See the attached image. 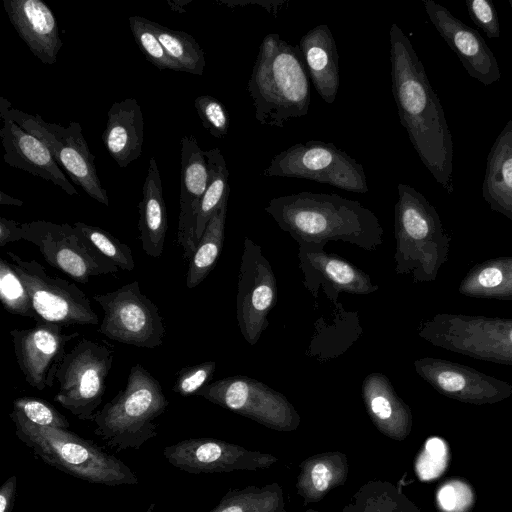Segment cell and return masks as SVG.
Masks as SVG:
<instances>
[{"instance_id": "obj_45", "label": "cell", "mask_w": 512, "mask_h": 512, "mask_svg": "<svg viewBox=\"0 0 512 512\" xmlns=\"http://www.w3.org/2000/svg\"><path fill=\"white\" fill-rule=\"evenodd\" d=\"M218 3L230 8L258 5L273 16H277L287 5L286 0H219Z\"/></svg>"}, {"instance_id": "obj_14", "label": "cell", "mask_w": 512, "mask_h": 512, "mask_svg": "<svg viewBox=\"0 0 512 512\" xmlns=\"http://www.w3.org/2000/svg\"><path fill=\"white\" fill-rule=\"evenodd\" d=\"M23 240L38 247L44 260L78 283L120 269L95 250L73 226L44 220L21 223Z\"/></svg>"}, {"instance_id": "obj_5", "label": "cell", "mask_w": 512, "mask_h": 512, "mask_svg": "<svg viewBox=\"0 0 512 512\" xmlns=\"http://www.w3.org/2000/svg\"><path fill=\"white\" fill-rule=\"evenodd\" d=\"M394 208L395 272L411 274L414 283L433 282L447 262L450 236L435 207L408 184L397 186Z\"/></svg>"}, {"instance_id": "obj_17", "label": "cell", "mask_w": 512, "mask_h": 512, "mask_svg": "<svg viewBox=\"0 0 512 512\" xmlns=\"http://www.w3.org/2000/svg\"><path fill=\"white\" fill-rule=\"evenodd\" d=\"M414 368L437 392L463 403L494 404L512 395L510 383L449 360L423 357Z\"/></svg>"}, {"instance_id": "obj_10", "label": "cell", "mask_w": 512, "mask_h": 512, "mask_svg": "<svg viewBox=\"0 0 512 512\" xmlns=\"http://www.w3.org/2000/svg\"><path fill=\"white\" fill-rule=\"evenodd\" d=\"M114 350L82 338L67 352L57 370L54 400L82 421H92L106 390Z\"/></svg>"}, {"instance_id": "obj_20", "label": "cell", "mask_w": 512, "mask_h": 512, "mask_svg": "<svg viewBox=\"0 0 512 512\" xmlns=\"http://www.w3.org/2000/svg\"><path fill=\"white\" fill-rule=\"evenodd\" d=\"M298 257L304 284L315 294L319 284L325 286L332 300L338 293L371 294L379 289L370 276L348 260L324 250L322 245H299Z\"/></svg>"}, {"instance_id": "obj_42", "label": "cell", "mask_w": 512, "mask_h": 512, "mask_svg": "<svg viewBox=\"0 0 512 512\" xmlns=\"http://www.w3.org/2000/svg\"><path fill=\"white\" fill-rule=\"evenodd\" d=\"M197 114L204 128L215 138L228 134L230 118L221 101L211 95L198 96L194 101Z\"/></svg>"}, {"instance_id": "obj_35", "label": "cell", "mask_w": 512, "mask_h": 512, "mask_svg": "<svg viewBox=\"0 0 512 512\" xmlns=\"http://www.w3.org/2000/svg\"><path fill=\"white\" fill-rule=\"evenodd\" d=\"M152 28L170 58L183 70L195 75H202L205 67V55L190 34L172 30L151 21Z\"/></svg>"}, {"instance_id": "obj_8", "label": "cell", "mask_w": 512, "mask_h": 512, "mask_svg": "<svg viewBox=\"0 0 512 512\" xmlns=\"http://www.w3.org/2000/svg\"><path fill=\"white\" fill-rule=\"evenodd\" d=\"M0 117L10 119L41 140L75 184L94 200L109 205L107 191L97 174L95 157L82 134L80 123L70 121L68 127H63L46 122L39 114L32 115L12 108L4 97H0Z\"/></svg>"}, {"instance_id": "obj_52", "label": "cell", "mask_w": 512, "mask_h": 512, "mask_svg": "<svg viewBox=\"0 0 512 512\" xmlns=\"http://www.w3.org/2000/svg\"><path fill=\"white\" fill-rule=\"evenodd\" d=\"M509 4L511 6V11H512V0H509Z\"/></svg>"}, {"instance_id": "obj_40", "label": "cell", "mask_w": 512, "mask_h": 512, "mask_svg": "<svg viewBox=\"0 0 512 512\" xmlns=\"http://www.w3.org/2000/svg\"><path fill=\"white\" fill-rule=\"evenodd\" d=\"M449 463V448L440 437L427 439L416 461V472L422 481H431L440 477Z\"/></svg>"}, {"instance_id": "obj_41", "label": "cell", "mask_w": 512, "mask_h": 512, "mask_svg": "<svg viewBox=\"0 0 512 512\" xmlns=\"http://www.w3.org/2000/svg\"><path fill=\"white\" fill-rule=\"evenodd\" d=\"M474 500L472 487L463 479H449L442 483L436 492L440 512H469Z\"/></svg>"}, {"instance_id": "obj_25", "label": "cell", "mask_w": 512, "mask_h": 512, "mask_svg": "<svg viewBox=\"0 0 512 512\" xmlns=\"http://www.w3.org/2000/svg\"><path fill=\"white\" fill-rule=\"evenodd\" d=\"M299 48L317 93L327 104L334 103L340 86L339 56L328 25L307 31L300 38Z\"/></svg>"}, {"instance_id": "obj_32", "label": "cell", "mask_w": 512, "mask_h": 512, "mask_svg": "<svg viewBox=\"0 0 512 512\" xmlns=\"http://www.w3.org/2000/svg\"><path fill=\"white\" fill-rule=\"evenodd\" d=\"M342 512H421L395 484L382 479L364 483L344 506Z\"/></svg>"}, {"instance_id": "obj_39", "label": "cell", "mask_w": 512, "mask_h": 512, "mask_svg": "<svg viewBox=\"0 0 512 512\" xmlns=\"http://www.w3.org/2000/svg\"><path fill=\"white\" fill-rule=\"evenodd\" d=\"M27 421L42 427L68 429L67 418L50 403L33 397H19L13 401V410Z\"/></svg>"}, {"instance_id": "obj_49", "label": "cell", "mask_w": 512, "mask_h": 512, "mask_svg": "<svg viewBox=\"0 0 512 512\" xmlns=\"http://www.w3.org/2000/svg\"><path fill=\"white\" fill-rule=\"evenodd\" d=\"M189 2H190V0H186V1H183V0L171 1V0H169L168 4L170 5L172 10L182 13V12H184L185 5L188 4Z\"/></svg>"}, {"instance_id": "obj_11", "label": "cell", "mask_w": 512, "mask_h": 512, "mask_svg": "<svg viewBox=\"0 0 512 512\" xmlns=\"http://www.w3.org/2000/svg\"><path fill=\"white\" fill-rule=\"evenodd\" d=\"M7 256L28 291L36 323H55L63 327L99 323L90 300L76 284L49 275L35 259L25 260L11 251Z\"/></svg>"}, {"instance_id": "obj_38", "label": "cell", "mask_w": 512, "mask_h": 512, "mask_svg": "<svg viewBox=\"0 0 512 512\" xmlns=\"http://www.w3.org/2000/svg\"><path fill=\"white\" fill-rule=\"evenodd\" d=\"M128 21L135 42L148 61L159 69L183 72L182 68L170 58L158 40L150 20L134 15L130 16Z\"/></svg>"}, {"instance_id": "obj_29", "label": "cell", "mask_w": 512, "mask_h": 512, "mask_svg": "<svg viewBox=\"0 0 512 512\" xmlns=\"http://www.w3.org/2000/svg\"><path fill=\"white\" fill-rule=\"evenodd\" d=\"M348 474V457L340 451L323 452L304 459L299 465L296 481L303 505L321 501L331 490L342 486Z\"/></svg>"}, {"instance_id": "obj_12", "label": "cell", "mask_w": 512, "mask_h": 512, "mask_svg": "<svg viewBox=\"0 0 512 512\" xmlns=\"http://www.w3.org/2000/svg\"><path fill=\"white\" fill-rule=\"evenodd\" d=\"M104 316L98 331L107 338L141 348L162 345L165 326L158 306L142 293L138 281L95 294Z\"/></svg>"}, {"instance_id": "obj_7", "label": "cell", "mask_w": 512, "mask_h": 512, "mask_svg": "<svg viewBox=\"0 0 512 512\" xmlns=\"http://www.w3.org/2000/svg\"><path fill=\"white\" fill-rule=\"evenodd\" d=\"M417 333L436 347L512 365V318L441 313L423 321Z\"/></svg>"}, {"instance_id": "obj_30", "label": "cell", "mask_w": 512, "mask_h": 512, "mask_svg": "<svg viewBox=\"0 0 512 512\" xmlns=\"http://www.w3.org/2000/svg\"><path fill=\"white\" fill-rule=\"evenodd\" d=\"M458 292L471 298L512 300V256L475 264L461 280Z\"/></svg>"}, {"instance_id": "obj_50", "label": "cell", "mask_w": 512, "mask_h": 512, "mask_svg": "<svg viewBox=\"0 0 512 512\" xmlns=\"http://www.w3.org/2000/svg\"><path fill=\"white\" fill-rule=\"evenodd\" d=\"M144 512H156L155 511V504L151 503Z\"/></svg>"}, {"instance_id": "obj_31", "label": "cell", "mask_w": 512, "mask_h": 512, "mask_svg": "<svg viewBox=\"0 0 512 512\" xmlns=\"http://www.w3.org/2000/svg\"><path fill=\"white\" fill-rule=\"evenodd\" d=\"M228 209V198L214 213L188 262L186 286L197 287L209 275L221 254Z\"/></svg>"}, {"instance_id": "obj_37", "label": "cell", "mask_w": 512, "mask_h": 512, "mask_svg": "<svg viewBox=\"0 0 512 512\" xmlns=\"http://www.w3.org/2000/svg\"><path fill=\"white\" fill-rule=\"evenodd\" d=\"M0 300L4 309L12 314L33 319L31 298L16 271L4 259H0Z\"/></svg>"}, {"instance_id": "obj_43", "label": "cell", "mask_w": 512, "mask_h": 512, "mask_svg": "<svg viewBox=\"0 0 512 512\" xmlns=\"http://www.w3.org/2000/svg\"><path fill=\"white\" fill-rule=\"evenodd\" d=\"M216 370V362L206 361L186 366L177 373L172 390L182 397L196 395L205 385L210 383Z\"/></svg>"}, {"instance_id": "obj_22", "label": "cell", "mask_w": 512, "mask_h": 512, "mask_svg": "<svg viewBox=\"0 0 512 512\" xmlns=\"http://www.w3.org/2000/svg\"><path fill=\"white\" fill-rule=\"evenodd\" d=\"M4 9L29 50L46 65L55 64L63 42L54 13L41 0H4Z\"/></svg>"}, {"instance_id": "obj_19", "label": "cell", "mask_w": 512, "mask_h": 512, "mask_svg": "<svg viewBox=\"0 0 512 512\" xmlns=\"http://www.w3.org/2000/svg\"><path fill=\"white\" fill-rule=\"evenodd\" d=\"M423 5L430 21L471 77L484 85L500 79L497 59L477 30L433 0H423Z\"/></svg>"}, {"instance_id": "obj_13", "label": "cell", "mask_w": 512, "mask_h": 512, "mask_svg": "<svg viewBox=\"0 0 512 512\" xmlns=\"http://www.w3.org/2000/svg\"><path fill=\"white\" fill-rule=\"evenodd\" d=\"M196 396L280 432L295 431L301 422L299 413L284 394L247 376L213 381Z\"/></svg>"}, {"instance_id": "obj_47", "label": "cell", "mask_w": 512, "mask_h": 512, "mask_svg": "<svg viewBox=\"0 0 512 512\" xmlns=\"http://www.w3.org/2000/svg\"><path fill=\"white\" fill-rule=\"evenodd\" d=\"M17 491V477L10 476L0 487V512H12Z\"/></svg>"}, {"instance_id": "obj_36", "label": "cell", "mask_w": 512, "mask_h": 512, "mask_svg": "<svg viewBox=\"0 0 512 512\" xmlns=\"http://www.w3.org/2000/svg\"><path fill=\"white\" fill-rule=\"evenodd\" d=\"M73 226L95 250L119 269L125 271H132L134 269L135 262L128 245L100 227L83 222H75Z\"/></svg>"}, {"instance_id": "obj_46", "label": "cell", "mask_w": 512, "mask_h": 512, "mask_svg": "<svg viewBox=\"0 0 512 512\" xmlns=\"http://www.w3.org/2000/svg\"><path fill=\"white\" fill-rule=\"evenodd\" d=\"M23 240V230L21 223L7 219L0 218V246L3 247L10 242Z\"/></svg>"}, {"instance_id": "obj_44", "label": "cell", "mask_w": 512, "mask_h": 512, "mask_svg": "<svg viewBox=\"0 0 512 512\" xmlns=\"http://www.w3.org/2000/svg\"><path fill=\"white\" fill-rule=\"evenodd\" d=\"M465 3L470 18L488 38H499V20L493 3L490 0H465Z\"/></svg>"}, {"instance_id": "obj_16", "label": "cell", "mask_w": 512, "mask_h": 512, "mask_svg": "<svg viewBox=\"0 0 512 512\" xmlns=\"http://www.w3.org/2000/svg\"><path fill=\"white\" fill-rule=\"evenodd\" d=\"M164 458L175 468L192 474L256 471L270 468L278 458L215 438H189L166 446Z\"/></svg>"}, {"instance_id": "obj_27", "label": "cell", "mask_w": 512, "mask_h": 512, "mask_svg": "<svg viewBox=\"0 0 512 512\" xmlns=\"http://www.w3.org/2000/svg\"><path fill=\"white\" fill-rule=\"evenodd\" d=\"M142 250L152 258L162 255L168 229V214L163 198L162 181L155 157L149 167L142 188V199L138 204Z\"/></svg>"}, {"instance_id": "obj_4", "label": "cell", "mask_w": 512, "mask_h": 512, "mask_svg": "<svg viewBox=\"0 0 512 512\" xmlns=\"http://www.w3.org/2000/svg\"><path fill=\"white\" fill-rule=\"evenodd\" d=\"M9 416L19 440L47 465L93 484L138 483V477L127 464L95 442L68 429L35 425L14 411Z\"/></svg>"}, {"instance_id": "obj_2", "label": "cell", "mask_w": 512, "mask_h": 512, "mask_svg": "<svg viewBox=\"0 0 512 512\" xmlns=\"http://www.w3.org/2000/svg\"><path fill=\"white\" fill-rule=\"evenodd\" d=\"M264 209L299 245L342 241L372 252L383 243L377 216L358 201L335 193L304 191L279 196Z\"/></svg>"}, {"instance_id": "obj_21", "label": "cell", "mask_w": 512, "mask_h": 512, "mask_svg": "<svg viewBox=\"0 0 512 512\" xmlns=\"http://www.w3.org/2000/svg\"><path fill=\"white\" fill-rule=\"evenodd\" d=\"M208 166L204 151L193 135L181 138L180 213L176 234L183 259H191L197 247L196 224L201 199L208 184Z\"/></svg>"}, {"instance_id": "obj_6", "label": "cell", "mask_w": 512, "mask_h": 512, "mask_svg": "<svg viewBox=\"0 0 512 512\" xmlns=\"http://www.w3.org/2000/svg\"><path fill=\"white\" fill-rule=\"evenodd\" d=\"M168 404L158 380L135 364L125 387L94 414V434L116 451L138 450L157 435L156 419Z\"/></svg>"}, {"instance_id": "obj_1", "label": "cell", "mask_w": 512, "mask_h": 512, "mask_svg": "<svg viewBox=\"0 0 512 512\" xmlns=\"http://www.w3.org/2000/svg\"><path fill=\"white\" fill-rule=\"evenodd\" d=\"M389 41L392 94L400 123L425 167L452 192L453 143L441 102L409 38L395 23Z\"/></svg>"}, {"instance_id": "obj_15", "label": "cell", "mask_w": 512, "mask_h": 512, "mask_svg": "<svg viewBox=\"0 0 512 512\" xmlns=\"http://www.w3.org/2000/svg\"><path fill=\"white\" fill-rule=\"evenodd\" d=\"M277 303V282L260 245L244 238L236 296V318L247 343L254 345L268 327Z\"/></svg>"}, {"instance_id": "obj_3", "label": "cell", "mask_w": 512, "mask_h": 512, "mask_svg": "<svg viewBox=\"0 0 512 512\" xmlns=\"http://www.w3.org/2000/svg\"><path fill=\"white\" fill-rule=\"evenodd\" d=\"M247 91L261 125L283 128L285 123L308 114L310 78L301 50L277 33L267 34L247 84Z\"/></svg>"}, {"instance_id": "obj_48", "label": "cell", "mask_w": 512, "mask_h": 512, "mask_svg": "<svg viewBox=\"0 0 512 512\" xmlns=\"http://www.w3.org/2000/svg\"><path fill=\"white\" fill-rule=\"evenodd\" d=\"M0 204L1 205H14V206H22L24 202L20 199H16L7 195L5 192L0 191Z\"/></svg>"}, {"instance_id": "obj_33", "label": "cell", "mask_w": 512, "mask_h": 512, "mask_svg": "<svg viewBox=\"0 0 512 512\" xmlns=\"http://www.w3.org/2000/svg\"><path fill=\"white\" fill-rule=\"evenodd\" d=\"M282 487L277 482L229 490L208 512H286Z\"/></svg>"}, {"instance_id": "obj_51", "label": "cell", "mask_w": 512, "mask_h": 512, "mask_svg": "<svg viewBox=\"0 0 512 512\" xmlns=\"http://www.w3.org/2000/svg\"><path fill=\"white\" fill-rule=\"evenodd\" d=\"M305 512H320V511H317V510H314V509H308L307 511Z\"/></svg>"}, {"instance_id": "obj_28", "label": "cell", "mask_w": 512, "mask_h": 512, "mask_svg": "<svg viewBox=\"0 0 512 512\" xmlns=\"http://www.w3.org/2000/svg\"><path fill=\"white\" fill-rule=\"evenodd\" d=\"M482 195L491 210L512 221V119L504 126L487 156Z\"/></svg>"}, {"instance_id": "obj_24", "label": "cell", "mask_w": 512, "mask_h": 512, "mask_svg": "<svg viewBox=\"0 0 512 512\" xmlns=\"http://www.w3.org/2000/svg\"><path fill=\"white\" fill-rule=\"evenodd\" d=\"M361 392L366 411L377 430L393 440H405L412 430V412L390 380L380 372H372L364 378Z\"/></svg>"}, {"instance_id": "obj_26", "label": "cell", "mask_w": 512, "mask_h": 512, "mask_svg": "<svg viewBox=\"0 0 512 512\" xmlns=\"http://www.w3.org/2000/svg\"><path fill=\"white\" fill-rule=\"evenodd\" d=\"M103 143L109 155L120 168H126L136 160L144 141V118L135 98L115 102L108 110Z\"/></svg>"}, {"instance_id": "obj_18", "label": "cell", "mask_w": 512, "mask_h": 512, "mask_svg": "<svg viewBox=\"0 0 512 512\" xmlns=\"http://www.w3.org/2000/svg\"><path fill=\"white\" fill-rule=\"evenodd\" d=\"M15 357L25 381L37 390L52 388L65 356L66 345L79 332L66 334L55 323H36L32 328L10 331Z\"/></svg>"}, {"instance_id": "obj_34", "label": "cell", "mask_w": 512, "mask_h": 512, "mask_svg": "<svg viewBox=\"0 0 512 512\" xmlns=\"http://www.w3.org/2000/svg\"><path fill=\"white\" fill-rule=\"evenodd\" d=\"M208 166V184L201 199L196 224V239L199 242L206 226L224 200L229 198V171L220 149L204 151Z\"/></svg>"}, {"instance_id": "obj_23", "label": "cell", "mask_w": 512, "mask_h": 512, "mask_svg": "<svg viewBox=\"0 0 512 512\" xmlns=\"http://www.w3.org/2000/svg\"><path fill=\"white\" fill-rule=\"evenodd\" d=\"M2 120L0 138L5 150V163L51 181L69 195L78 194L41 140L10 119Z\"/></svg>"}, {"instance_id": "obj_9", "label": "cell", "mask_w": 512, "mask_h": 512, "mask_svg": "<svg viewBox=\"0 0 512 512\" xmlns=\"http://www.w3.org/2000/svg\"><path fill=\"white\" fill-rule=\"evenodd\" d=\"M263 175L308 179L361 194L369 190L361 163L333 143L318 140L296 143L276 154Z\"/></svg>"}]
</instances>
